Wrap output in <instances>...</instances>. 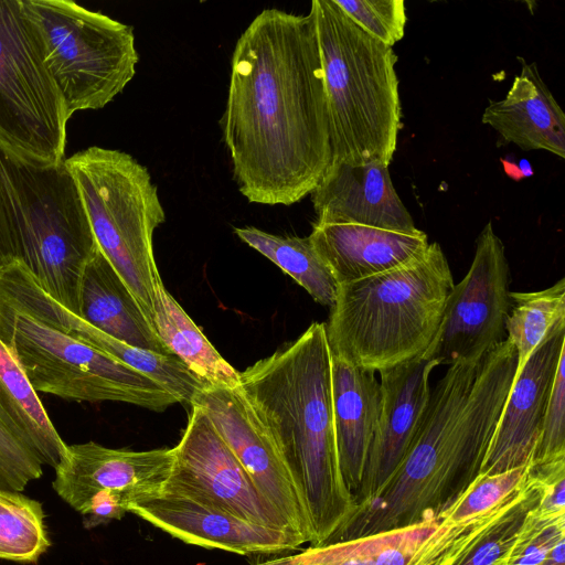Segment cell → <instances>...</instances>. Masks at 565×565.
Returning a JSON list of instances; mask_svg holds the SVG:
<instances>
[{"mask_svg":"<svg viewBox=\"0 0 565 565\" xmlns=\"http://www.w3.org/2000/svg\"><path fill=\"white\" fill-rule=\"evenodd\" d=\"M222 127L238 190L249 202L291 205L313 191L331 149L310 13L264 9L241 34Z\"/></svg>","mask_w":565,"mask_h":565,"instance_id":"obj_1","label":"cell"},{"mask_svg":"<svg viewBox=\"0 0 565 565\" xmlns=\"http://www.w3.org/2000/svg\"><path fill=\"white\" fill-rule=\"evenodd\" d=\"M529 473L530 465L501 473L479 475L440 518L450 523H460L488 514L521 489Z\"/></svg>","mask_w":565,"mask_h":565,"instance_id":"obj_30","label":"cell"},{"mask_svg":"<svg viewBox=\"0 0 565 565\" xmlns=\"http://www.w3.org/2000/svg\"><path fill=\"white\" fill-rule=\"evenodd\" d=\"M331 381L339 461L347 487L354 497L380 416L381 384L373 372L332 354Z\"/></svg>","mask_w":565,"mask_h":565,"instance_id":"obj_22","label":"cell"},{"mask_svg":"<svg viewBox=\"0 0 565 565\" xmlns=\"http://www.w3.org/2000/svg\"><path fill=\"white\" fill-rule=\"evenodd\" d=\"M504 503L488 514L460 523L440 518L437 527L407 565H459Z\"/></svg>","mask_w":565,"mask_h":565,"instance_id":"obj_31","label":"cell"},{"mask_svg":"<svg viewBox=\"0 0 565 565\" xmlns=\"http://www.w3.org/2000/svg\"><path fill=\"white\" fill-rule=\"evenodd\" d=\"M68 120L20 0H0V150L34 166L62 164Z\"/></svg>","mask_w":565,"mask_h":565,"instance_id":"obj_10","label":"cell"},{"mask_svg":"<svg viewBox=\"0 0 565 565\" xmlns=\"http://www.w3.org/2000/svg\"><path fill=\"white\" fill-rule=\"evenodd\" d=\"M309 238L337 282L374 276L419 257L425 232L402 233L359 224L316 222Z\"/></svg>","mask_w":565,"mask_h":565,"instance_id":"obj_20","label":"cell"},{"mask_svg":"<svg viewBox=\"0 0 565 565\" xmlns=\"http://www.w3.org/2000/svg\"><path fill=\"white\" fill-rule=\"evenodd\" d=\"M172 463V448L136 451L95 441L67 445L52 487L90 530L120 520L131 505L159 495Z\"/></svg>","mask_w":565,"mask_h":565,"instance_id":"obj_11","label":"cell"},{"mask_svg":"<svg viewBox=\"0 0 565 565\" xmlns=\"http://www.w3.org/2000/svg\"><path fill=\"white\" fill-rule=\"evenodd\" d=\"M18 258V245L7 200L0 183V263Z\"/></svg>","mask_w":565,"mask_h":565,"instance_id":"obj_37","label":"cell"},{"mask_svg":"<svg viewBox=\"0 0 565 565\" xmlns=\"http://www.w3.org/2000/svg\"><path fill=\"white\" fill-rule=\"evenodd\" d=\"M83 199L98 247L153 326L154 230L166 214L147 168L130 154L97 146L64 161Z\"/></svg>","mask_w":565,"mask_h":565,"instance_id":"obj_7","label":"cell"},{"mask_svg":"<svg viewBox=\"0 0 565 565\" xmlns=\"http://www.w3.org/2000/svg\"><path fill=\"white\" fill-rule=\"evenodd\" d=\"M42 462L0 416V489L21 492L42 473Z\"/></svg>","mask_w":565,"mask_h":565,"instance_id":"obj_34","label":"cell"},{"mask_svg":"<svg viewBox=\"0 0 565 565\" xmlns=\"http://www.w3.org/2000/svg\"><path fill=\"white\" fill-rule=\"evenodd\" d=\"M234 233L288 274L318 303L332 308L339 284L309 236H279L250 226L236 227Z\"/></svg>","mask_w":565,"mask_h":565,"instance_id":"obj_26","label":"cell"},{"mask_svg":"<svg viewBox=\"0 0 565 565\" xmlns=\"http://www.w3.org/2000/svg\"><path fill=\"white\" fill-rule=\"evenodd\" d=\"M191 407L184 433L172 448L173 463L161 493L184 497L242 520L294 534L258 491L206 414L198 406Z\"/></svg>","mask_w":565,"mask_h":565,"instance_id":"obj_13","label":"cell"},{"mask_svg":"<svg viewBox=\"0 0 565 565\" xmlns=\"http://www.w3.org/2000/svg\"><path fill=\"white\" fill-rule=\"evenodd\" d=\"M20 3L70 118L105 107L135 76L139 55L130 25L70 0Z\"/></svg>","mask_w":565,"mask_h":565,"instance_id":"obj_8","label":"cell"},{"mask_svg":"<svg viewBox=\"0 0 565 565\" xmlns=\"http://www.w3.org/2000/svg\"><path fill=\"white\" fill-rule=\"evenodd\" d=\"M505 248L488 222L476 241L463 279L448 296L439 328L424 359L444 365L480 360L505 340L512 301Z\"/></svg>","mask_w":565,"mask_h":565,"instance_id":"obj_12","label":"cell"},{"mask_svg":"<svg viewBox=\"0 0 565 565\" xmlns=\"http://www.w3.org/2000/svg\"><path fill=\"white\" fill-rule=\"evenodd\" d=\"M388 168L380 162H331L310 193L317 222L417 232L393 185Z\"/></svg>","mask_w":565,"mask_h":565,"instance_id":"obj_19","label":"cell"},{"mask_svg":"<svg viewBox=\"0 0 565 565\" xmlns=\"http://www.w3.org/2000/svg\"><path fill=\"white\" fill-rule=\"evenodd\" d=\"M564 539L565 515H542L533 508L495 565H540L550 551Z\"/></svg>","mask_w":565,"mask_h":565,"instance_id":"obj_32","label":"cell"},{"mask_svg":"<svg viewBox=\"0 0 565 565\" xmlns=\"http://www.w3.org/2000/svg\"><path fill=\"white\" fill-rule=\"evenodd\" d=\"M454 286L437 242L402 266L340 284L326 324L331 354L373 373L423 358Z\"/></svg>","mask_w":565,"mask_h":565,"instance_id":"obj_4","label":"cell"},{"mask_svg":"<svg viewBox=\"0 0 565 565\" xmlns=\"http://www.w3.org/2000/svg\"><path fill=\"white\" fill-rule=\"evenodd\" d=\"M510 297L512 306L505 323V339L516 351V375L534 350L565 327V279L539 291H510Z\"/></svg>","mask_w":565,"mask_h":565,"instance_id":"obj_27","label":"cell"},{"mask_svg":"<svg viewBox=\"0 0 565 565\" xmlns=\"http://www.w3.org/2000/svg\"><path fill=\"white\" fill-rule=\"evenodd\" d=\"M0 298L14 310L62 331L148 376L174 396L178 403L191 405L195 396L207 386L178 358L126 344L94 328L47 295L26 268H20L10 275L1 289Z\"/></svg>","mask_w":565,"mask_h":565,"instance_id":"obj_15","label":"cell"},{"mask_svg":"<svg viewBox=\"0 0 565 565\" xmlns=\"http://www.w3.org/2000/svg\"><path fill=\"white\" fill-rule=\"evenodd\" d=\"M0 183L18 258L47 295L78 316L83 273L99 247L73 175L64 162L34 166L0 150Z\"/></svg>","mask_w":565,"mask_h":565,"instance_id":"obj_6","label":"cell"},{"mask_svg":"<svg viewBox=\"0 0 565 565\" xmlns=\"http://www.w3.org/2000/svg\"><path fill=\"white\" fill-rule=\"evenodd\" d=\"M239 376L244 395L302 495L312 530L309 545L328 542L355 505L338 455L326 323H311L298 339Z\"/></svg>","mask_w":565,"mask_h":565,"instance_id":"obj_3","label":"cell"},{"mask_svg":"<svg viewBox=\"0 0 565 565\" xmlns=\"http://www.w3.org/2000/svg\"><path fill=\"white\" fill-rule=\"evenodd\" d=\"M521 61V72L501 100H490L482 122L492 127L503 145L545 150L565 158V114L542 79L535 63Z\"/></svg>","mask_w":565,"mask_h":565,"instance_id":"obj_21","label":"cell"},{"mask_svg":"<svg viewBox=\"0 0 565 565\" xmlns=\"http://www.w3.org/2000/svg\"><path fill=\"white\" fill-rule=\"evenodd\" d=\"M0 416L42 465L56 469L63 461L67 445L56 431L38 393L1 340Z\"/></svg>","mask_w":565,"mask_h":565,"instance_id":"obj_24","label":"cell"},{"mask_svg":"<svg viewBox=\"0 0 565 565\" xmlns=\"http://www.w3.org/2000/svg\"><path fill=\"white\" fill-rule=\"evenodd\" d=\"M436 366V362L420 358L380 373L381 411L353 497L355 508L375 498L402 462L427 407L429 375Z\"/></svg>","mask_w":565,"mask_h":565,"instance_id":"obj_17","label":"cell"},{"mask_svg":"<svg viewBox=\"0 0 565 565\" xmlns=\"http://www.w3.org/2000/svg\"><path fill=\"white\" fill-rule=\"evenodd\" d=\"M128 513L186 544L238 555H279L303 545L285 530L252 523L169 493L136 503Z\"/></svg>","mask_w":565,"mask_h":565,"instance_id":"obj_18","label":"cell"},{"mask_svg":"<svg viewBox=\"0 0 565 565\" xmlns=\"http://www.w3.org/2000/svg\"><path fill=\"white\" fill-rule=\"evenodd\" d=\"M0 340L35 392L76 402H122L156 412L178 403L148 376L1 301Z\"/></svg>","mask_w":565,"mask_h":565,"instance_id":"obj_9","label":"cell"},{"mask_svg":"<svg viewBox=\"0 0 565 565\" xmlns=\"http://www.w3.org/2000/svg\"><path fill=\"white\" fill-rule=\"evenodd\" d=\"M539 499L540 489L529 473L524 486L509 498L459 565H495L513 542L527 513L536 507Z\"/></svg>","mask_w":565,"mask_h":565,"instance_id":"obj_29","label":"cell"},{"mask_svg":"<svg viewBox=\"0 0 565 565\" xmlns=\"http://www.w3.org/2000/svg\"><path fill=\"white\" fill-rule=\"evenodd\" d=\"M540 565H565V539L561 540Z\"/></svg>","mask_w":565,"mask_h":565,"instance_id":"obj_38","label":"cell"},{"mask_svg":"<svg viewBox=\"0 0 565 565\" xmlns=\"http://www.w3.org/2000/svg\"><path fill=\"white\" fill-rule=\"evenodd\" d=\"M530 477L540 489L534 508L542 515H565V458L530 465Z\"/></svg>","mask_w":565,"mask_h":565,"instance_id":"obj_36","label":"cell"},{"mask_svg":"<svg viewBox=\"0 0 565 565\" xmlns=\"http://www.w3.org/2000/svg\"><path fill=\"white\" fill-rule=\"evenodd\" d=\"M363 31L393 47L405 34L404 0H333Z\"/></svg>","mask_w":565,"mask_h":565,"instance_id":"obj_33","label":"cell"},{"mask_svg":"<svg viewBox=\"0 0 565 565\" xmlns=\"http://www.w3.org/2000/svg\"><path fill=\"white\" fill-rule=\"evenodd\" d=\"M311 14L327 96L331 162L391 164L402 127L397 55L356 25L333 0Z\"/></svg>","mask_w":565,"mask_h":565,"instance_id":"obj_5","label":"cell"},{"mask_svg":"<svg viewBox=\"0 0 565 565\" xmlns=\"http://www.w3.org/2000/svg\"><path fill=\"white\" fill-rule=\"evenodd\" d=\"M565 458V354L559 359L542 430L530 465Z\"/></svg>","mask_w":565,"mask_h":565,"instance_id":"obj_35","label":"cell"},{"mask_svg":"<svg viewBox=\"0 0 565 565\" xmlns=\"http://www.w3.org/2000/svg\"><path fill=\"white\" fill-rule=\"evenodd\" d=\"M563 354L565 327L540 344L514 376L480 475L501 473L532 462Z\"/></svg>","mask_w":565,"mask_h":565,"instance_id":"obj_16","label":"cell"},{"mask_svg":"<svg viewBox=\"0 0 565 565\" xmlns=\"http://www.w3.org/2000/svg\"><path fill=\"white\" fill-rule=\"evenodd\" d=\"M516 364L505 339L478 361L449 365L430 388L417 433L388 482L329 541L440 518L480 475Z\"/></svg>","mask_w":565,"mask_h":565,"instance_id":"obj_2","label":"cell"},{"mask_svg":"<svg viewBox=\"0 0 565 565\" xmlns=\"http://www.w3.org/2000/svg\"><path fill=\"white\" fill-rule=\"evenodd\" d=\"M79 318L126 344L174 356L100 248L86 265L79 289Z\"/></svg>","mask_w":565,"mask_h":565,"instance_id":"obj_23","label":"cell"},{"mask_svg":"<svg viewBox=\"0 0 565 565\" xmlns=\"http://www.w3.org/2000/svg\"><path fill=\"white\" fill-rule=\"evenodd\" d=\"M152 307L159 338L194 375L210 386L235 388L241 385L239 372L211 344L162 280L154 287Z\"/></svg>","mask_w":565,"mask_h":565,"instance_id":"obj_25","label":"cell"},{"mask_svg":"<svg viewBox=\"0 0 565 565\" xmlns=\"http://www.w3.org/2000/svg\"><path fill=\"white\" fill-rule=\"evenodd\" d=\"M232 450L249 478L284 519L290 532L311 544L312 530L302 495L274 439L262 424L241 385H207L193 399Z\"/></svg>","mask_w":565,"mask_h":565,"instance_id":"obj_14","label":"cell"},{"mask_svg":"<svg viewBox=\"0 0 565 565\" xmlns=\"http://www.w3.org/2000/svg\"><path fill=\"white\" fill-rule=\"evenodd\" d=\"M41 502L0 489V558L35 564L51 541Z\"/></svg>","mask_w":565,"mask_h":565,"instance_id":"obj_28","label":"cell"}]
</instances>
